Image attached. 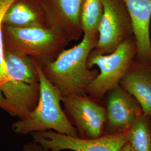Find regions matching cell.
Returning a JSON list of instances; mask_svg holds the SVG:
<instances>
[{
	"mask_svg": "<svg viewBox=\"0 0 151 151\" xmlns=\"http://www.w3.org/2000/svg\"><path fill=\"white\" fill-rule=\"evenodd\" d=\"M0 108L2 109L3 110L5 111L6 112H7V113L9 114L10 115H11L10 108L1 88H0Z\"/></svg>",
	"mask_w": 151,
	"mask_h": 151,
	"instance_id": "obj_18",
	"label": "cell"
},
{
	"mask_svg": "<svg viewBox=\"0 0 151 151\" xmlns=\"http://www.w3.org/2000/svg\"><path fill=\"white\" fill-rule=\"evenodd\" d=\"M104 11L98 27V39L93 50L100 54L112 53L132 37V23L123 0H103Z\"/></svg>",
	"mask_w": 151,
	"mask_h": 151,
	"instance_id": "obj_5",
	"label": "cell"
},
{
	"mask_svg": "<svg viewBox=\"0 0 151 151\" xmlns=\"http://www.w3.org/2000/svg\"><path fill=\"white\" fill-rule=\"evenodd\" d=\"M48 27L60 32L68 41L83 34L80 21L82 0H38Z\"/></svg>",
	"mask_w": 151,
	"mask_h": 151,
	"instance_id": "obj_8",
	"label": "cell"
},
{
	"mask_svg": "<svg viewBox=\"0 0 151 151\" xmlns=\"http://www.w3.org/2000/svg\"><path fill=\"white\" fill-rule=\"evenodd\" d=\"M120 151H133V150L130 146L129 143L128 142H127V143L123 147V148H122Z\"/></svg>",
	"mask_w": 151,
	"mask_h": 151,
	"instance_id": "obj_19",
	"label": "cell"
},
{
	"mask_svg": "<svg viewBox=\"0 0 151 151\" xmlns=\"http://www.w3.org/2000/svg\"><path fill=\"white\" fill-rule=\"evenodd\" d=\"M106 122L104 134L128 132L143 111L135 99L120 86L106 93Z\"/></svg>",
	"mask_w": 151,
	"mask_h": 151,
	"instance_id": "obj_9",
	"label": "cell"
},
{
	"mask_svg": "<svg viewBox=\"0 0 151 151\" xmlns=\"http://www.w3.org/2000/svg\"><path fill=\"white\" fill-rule=\"evenodd\" d=\"M97 39L98 34H83L79 43L64 49L54 61L42 67L46 77L62 96L86 94L88 87L99 73L87 65Z\"/></svg>",
	"mask_w": 151,
	"mask_h": 151,
	"instance_id": "obj_1",
	"label": "cell"
},
{
	"mask_svg": "<svg viewBox=\"0 0 151 151\" xmlns=\"http://www.w3.org/2000/svg\"><path fill=\"white\" fill-rule=\"evenodd\" d=\"M22 151H50L35 142H29L22 147Z\"/></svg>",
	"mask_w": 151,
	"mask_h": 151,
	"instance_id": "obj_17",
	"label": "cell"
},
{
	"mask_svg": "<svg viewBox=\"0 0 151 151\" xmlns=\"http://www.w3.org/2000/svg\"><path fill=\"white\" fill-rule=\"evenodd\" d=\"M99 101L87 94L62 97L65 113L80 137L96 138L104 135L106 110Z\"/></svg>",
	"mask_w": 151,
	"mask_h": 151,
	"instance_id": "obj_6",
	"label": "cell"
},
{
	"mask_svg": "<svg viewBox=\"0 0 151 151\" xmlns=\"http://www.w3.org/2000/svg\"><path fill=\"white\" fill-rule=\"evenodd\" d=\"M34 142L50 151H120L128 142V132L104 134L96 138H83L53 130L31 133Z\"/></svg>",
	"mask_w": 151,
	"mask_h": 151,
	"instance_id": "obj_7",
	"label": "cell"
},
{
	"mask_svg": "<svg viewBox=\"0 0 151 151\" xmlns=\"http://www.w3.org/2000/svg\"><path fill=\"white\" fill-rule=\"evenodd\" d=\"M34 60L38 70L40 83L38 104L25 118L13 123L12 129L19 134L54 130L63 134L79 137L77 130L61 108L62 95L46 77L42 66Z\"/></svg>",
	"mask_w": 151,
	"mask_h": 151,
	"instance_id": "obj_2",
	"label": "cell"
},
{
	"mask_svg": "<svg viewBox=\"0 0 151 151\" xmlns=\"http://www.w3.org/2000/svg\"><path fill=\"white\" fill-rule=\"evenodd\" d=\"M14 1V0H0V88L10 78L7 73L4 60L2 19L7 9Z\"/></svg>",
	"mask_w": 151,
	"mask_h": 151,
	"instance_id": "obj_16",
	"label": "cell"
},
{
	"mask_svg": "<svg viewBox=\"0 0 151 151\" xmlns=\"http://www.w3.org/2000/svg\"><path fill=\"white\" fill-rule=\"evenodd\" d=\"M2 25L15 27H48L38 0H14L5 12Z\"/></svg>",
	"mask_w": 151,
	"mask_h": 151,
	"instance_id": "obj_11",
	"label": "cell"
},
{
	"mask_svg": "<svg viewBox=\"0 0 151 151\" xmlns=\"http://www.w3.org/2000/svg\"><path fill=\"white\" fill-rule=\"evenodd\" d=\"M4 49L33 58L44 67L54 61L69 42L49 27H15L2 25Z\"/></svg>",
	"mask_w": 151,
	"mask_h": 151,
	"instance_id": "obj_3",
	"label": "cell"
},
{
	"mask_svg": "<svg viewBox=\"0 0 151 151\" xmlns=\"http://www.w3.org/2000/svg\"><path fill=\"white\" fill-rule=\"evenodd\" d=\"M123 1L132 23L137 53L142 59L151 58L150 32L151 0H123Z\"/></svg>",
	"mask_w": 151,
	"mask_h": 151,
	"instance_id": "obj_10",
	"label": "cell"
},
{
	"mask_svg": "<svg viewBox=\"0 0 151 151\" xmlns=\"http://www.w3.org/2000/svg\"><path fill=\"white\" fill-rule=\"evenodd\" d=\"M133 151H151V117L142 114L128 132V142Z\"/></svg>",
	"mask_w": 151,
	"mask_h": 151,
	"instance_id": "obj_14",
	"label": "cell"
},
{
	"mask_svg": "<svg viewBox=\"0 0 151 151\" xmlns=\"http://www.w3.org/2000/svg\"><path fill=\"white\" fill-rule=\"evenodd\" d=\"M135 99L143 114L151 117V72L133 62L119 83Z\"/></svg>",
	"mask_w": 151,
	"mask_h": 151,
	"instance_id": "obj_12",
	"label": "cell"
},
{
	"mask_svg": "<svg viewBox=\"0 0 151 151\" xmlns=\"http://www.w3.org/2000/svg\"><path fill=\"white\" fill-rule=\"evenodd\" d=\"M4 60L7 73L12 78L29 84L39 83L38 70L32 57L4 49Z\"/></svg>",
	"mask_w": 151,
	"mask_h": 151,
	"instance_id": "obj_13",
	"label": "cell"
},
{
	"mask_svg": "<svg viewBox=\"0 0 151 151\" xmlns=\"http://www.w3.org/2000/svg\"><path fill=\"white\" fill-rule=\"evenodd\" d=\"M103 11V0H82L80 21L83 34H97Z\"/></svg>",
	"mask_w": 151,
	"mask_h": 151,
	"instance_id": "obj_15",
	"label": "cell"
},
{
	"mask_svg": "<svg viewBox=\"0 0 151 151\" xmlns=\"http://www.w3.org/2000/svg\"><path fill=\"white\" fill-rule=\"evenodd\" d=\"M137 53L134 38H128L111 53L100 54L93 50L89 55L87 65L99 68V73L86 90V94L98 100L108 92L118 86L133 63Z\"/></svg>",
	"mask_w": 151,
	"mask_h": 151,
	"instance_id": "obj_4",
	"label": "cell"
}]
</instances>
